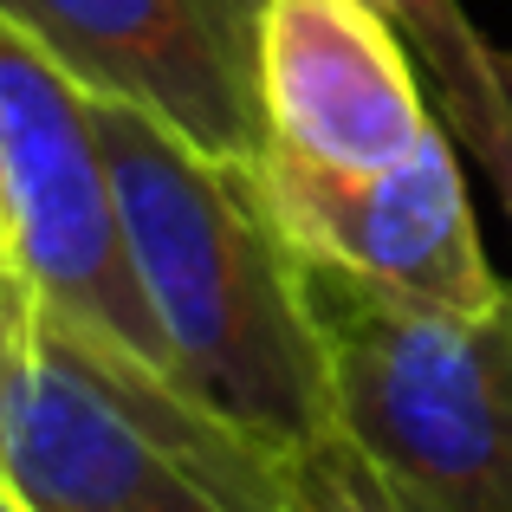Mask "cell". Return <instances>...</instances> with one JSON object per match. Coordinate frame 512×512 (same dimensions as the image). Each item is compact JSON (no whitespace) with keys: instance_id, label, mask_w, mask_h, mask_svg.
Masks as SVG:
<instances>
[{"instance_id":"6da1fadb","label":"cell","mask_w":512,"mask_h":512,"mask_svg":"<svg viewBox=\"0 0 512 512\" xmlns=\"http://www.w3.org/2000/svg\"><path fill=\"white\" fill-rule=\"evenodd\" d=\"M91 124L169 376L221 422L286 454L331 435L299 253L266 208L260 169L208 163L117 98H91Z\"/></svg>"},{"instance_id":"7a4b0ae2","label":"cell","mask_w":512,"mask_h":512,"mask_svg":"<svg viewBox=\"0 0 512 512\" xmlns=\"http://www.w3.org/2000/svg\"><path fill=\"white\" fill-rule=\"evenodd\" d=\"M0 480L26 512H292V454L0 266Z\"/></svg>"},{"instance_id":"3957f363","label":"cell","mask_w":512,"mask_h":512,"mask_svg":"<svg viewBox=\"0 0 512 512\" xmlns=\"http://www.w3.org/2000/svg\"><path fill=\"white\" fill-rule=\"evenodd\" d=\"M299 299L350 448L448 512H512V286L454 312L299 253Z\"/></svg>"},{"instance_id":"277c9868","label":"cell","mask_w":512,"mask_h":512,"mask_svg":"<svg viewBox=\"0 0 512 512\" xmlns=\"http://www.w3.org/2000/svg\"><path fill=\"white\" fill-rule=\"evenodd\" d=\"M0 201H7L13 273L72 325L169 370L130 273L117 188L85 85L65 78L7 20H0Z\"/></svg>"},{"instance_id":"5b68a950","label":"cell","mask_w":512,"mask_h":512,"mask_svg":"<svg viewBox=\"0 0 512 512\" xmlns=\"http://www.w3.org/2000/svg\"><path fill=\"white\" fill-rule=\"evenodd\" d=\"M85 98L156 117L208 163L260 169V0H0Z\"/></svg>"},{"instance_id":"8992f818","label":"cell","mask_w":512,"mask_h":512,"mask_svg":"<svg viewBox=\"0 0 512 512\" xmlns=\"http://www.w3.org/2000/svg\"><path fill=\"white\" fill-rule=\"evenodd\" d=\"M260 195L299 253L370 279L383 292L454 305V312H480L506 292V279L493 273L487 247H480V221L461 163H454L448 124L409 163L376 175H338L266 143Z\"/></svg>"},{"instance_id":"52a82bcc","label":"cell","mask_w":512,"mask_h":512,"mask_svg":"<svg viewBox=\"0 0 512 512\" xmlns=\"http://www.w3.org/2000/svg\"><path fill=\"white\" fill-rule=\"evenodd\" d=\"M260 124L299 163L376 175L441 130L435 91L383 0H260Z\"/></svg>"},{"instance_id":"ba28073f","label":"cell","mask_w":512,"mask_h":512,"mask_svg":"<svg viewBox=\"0 0 512 512\" xmlns=\"http://www.w3.org/2000/svg\"><path fill=\"white\" fill-rule=\"evenodd\" d=\"M389 13L415 46V65L435 91L454 150L480 163L512 227V52L461 0H389Z\"/></svg>"},{"instance_id":"9c48e42d","label":"cell","mask_w":512,"mask_h":512,"mask_svg":"<svg viewBox=\"0 0 512 512\" xmlns=\"http://www.w3.org/2000/svg\"><path fill=\"white\" fill-rule=\"evenodd\" d=\"M292 512H396V493L370 467V454L331 428L292 454Z\"/></svg>"},{"instance_id":"30bf717a","label":"cell","mask_w":512,"mask_h":512,"mask_svg":"<svg viewBox=\"0 0 512 512\" xmlns=\"http://www.w3.org/2000/svg\"><path fill=\"white\" fill-rule=\"evenodd\" d=\"M376 467V461H370ZM376 474H383V467H376ZM389 480V474H383ZM389 493H396V512H448V506H435V500H422V493L415 487H402V480H389Z\"/></svg>"},{"instance_id":"8fae6325","label":"cell","mask_w":512,"mask_h":512,"mask_svg":"<svg viewBox=\"0 0 512 512\" xmlns=\"http://www.w3.org/2000/svg\"><path fill=\"white\" fill-rule=\"evenodd\" d=\"M0 512H26V506H20V500L7 493V480H0Z\"/></svg>"},{"instance_id":"7c38bea8","label":"cell","mask_w":512,"mask_h":512,"mask_svg":"<svg viewBox=\"0 0 512 512\" xmlns=\"http://www.w3.org/2000/svg\"><path fill=\"white\" fill-rule=\"evenodd\" d=\"M0 266H7V201H0Z\"/></svg>"},{"instance_id":"4fadbf2b","label":"cell","mask_w":512,"mask_h":512,"mask_svg":"<svg viewBox=\"0 0 512 512\" xmlns=\"http://www.w3.org/2000/svg\"><path fill=\"white\" fill-rule=\"evenodd\" d=\"M383 7H389V0H383Z\"/></svg>"}]
</instances>
